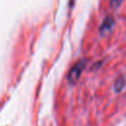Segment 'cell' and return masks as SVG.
I'll return each instance as SVG.
<instances>
[{
  "instance_id": "cell-3",
  "label": "cell",
  "mask_w": 126,
  "mask_h": 126,
  "mask_svg": "<svg viewBox=\"0 0 126 126\" xmlns=\"http://www.w3.org/2000/svg\"><path fill=\"white\" fill-rule=\"evenodd\" d=\"M124 85H125V81H124V79H122V78L118 79V80L115 82V85H114V89H115V91H116V92L121 91V90L124 88Z\"/></svg>"
},
{
  "instance_id": "cell-1",
  "label": "cell",
  "mask_w": 126,
  "mask_h": 126,
  "mask_svg": "<svg viewBox=\"0 0 126 126\" xmlns=\"http://www.w3.org/2000/svg\"><path fill=\"white\" fill-rule=\"evenodd\" d=\"M84 68H85V61H84V60L78 61V62L70 69V71H69V73H68V76H67L68 81H69L70 83H76V82L79 80V78H80V76H81L82 71L84 70Z\"/></svg>"
},
{
  "instance_id": "cell-2",
  "label": "cell",
  "mask_w": 126,
  "mask_h": 126,
  "mask_svg": "<svg viewBox=\"0 0 126 126\" xmlns=\"http://www.w3.org/2000/svg\"><path fill=\"white\" fill-rule=\"evenodd\" d=\"M113 26H114V19H113L112 17H110V16L106 17V18L103 20V22H102V24L100 25V27H99V32H100V33H101V34L108 33V32L112 30Z\"/></svg>"
},
{
  "instance_id": "cell-4",
  "label": "cell",
  "mask_w": 126,
  "mask_h": 126,
  "mask_svg": "<svg viewBox=\"0 0 126 126\" xmlns=\"http://www.w3.org/2000/svg\"><path fill=\"white\" fill-rule=\"evenodd\" d=\"M120 4H121V2H118V1H111V2H110V6L115 5V6L117 7V6H119Z\"/></svg>"
}]
</instances>
